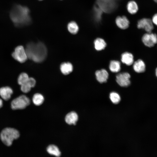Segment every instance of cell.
Listing matches in <instances>:
<instances>
[{
    "label": "cell",
    "instance_id": "603a6c76",
    "mask_svg": "<svg viewBox=\"0 0 157 157\" xmlns=\"http://www.w3.org/2000/svg\"><path fill=\"white\" fill-rule=\"evenodd\" d=\"M110 98L112 102L114 104H118L121 100L119 95L115 92H112L110 94Z\"/></svg>",
    "mask_w": 157,
    "mask_h": 157
},
{
    "label": "cell",
    "instance_id": "8fae6325",
    "mask_svg": "<svg viewBox=\"0 0 157 157\" xmlns=\"http://www.w3.org/2000/svg\"><path fill=\"white\" fill-rule=\"evenodd\" d=\"M12 89L8 86H5L0 88V95L4 100L7 101L10 99L13 93Z\"/></svg>",
    "mask_w": 157,
    "mask_h": 157
},
{
    "label": "cell",
    "instance_id": "d6986e66",
    "mask_svg": "<svg viewBox=\"0 0 157 157\" xmlns=\"http://www.w3.org/2000/svg\"><path fill=\"white\" fill-rule=\"evenodd\" d=\"M109 68L110 71L113 72H118L121 69L120 63L117 60H112L110 63Z\"/></svg>",
    "mask_w": 157,
    "mask_h": 157
},
{
    "label": "cell",
    "instance_id": "484cf974",
    "mask_svg": "<svg viewBox=\"0 0 157 157\" xmlns=\"http://www.w3.org/2000/svg\"><path fill=\"white\" fill-rule=\"evenodd\" d=\"M152 21L153 23L157 26V13L154 15Z\"/></svg>",
    "mask_w": 157,
    "mask_h": 157
},
{
    "label": "cell",
    "instance_id": "9a60e30c",
    "mask_svg": "<svg viewBox=\"0 0 157 157\" xmlns=\"http://www.w3.org/2000/svg\"><path fill=\"white\" fill-rule=\"evenodd\" d=\"M73 67L72 64L69 62H64L61 64L60 69L62 73L65 75H68L72 71Z\"/></svg>",
    "mask_w": 157,
    "mask_h": 157
},
{
    "label": "cell",
    "instance_id": "f1b7e54d",
    "mask_svg": "<svg viewBox=\"0 0 157 157\" xmlns=\"http://www.w3.org/2000/svg\"><path fill=\"white\" fill-rule=\"evenodd\" d=\"M155 2L157 3V0H154Z\"/></svg>",
    "mask_w": 157,
    "mask_h": 157
},
{
    "label": "cell",
    "instance_id": "d4e9b609",
    "mask_svg": "<svg viewBox=\"0 0 157 157\" xmlns=\"http://www.w3.org/2000/svg\"><path fill=\"white\" fill-rule=\"evenodd\" d=\"M32 88L34 87L36 84V81L34 78L32 77H29L28 81Z\"/></svg>",
    "mask_w": 157,
    "mask_h": 157
},
{
    "label": "cell",
    "instance_id": "83f0119b",
    "mask_svg": "<svg viewBox=\"0 0 157 157\" xmlns=\"http://www.w3.org/2000/svg\"><path fill=\"white\" fill-rule=\"evenodd\" d=\"M156 76L157 77V68H156Z\"/></svg>",
    "mask_w": 157,
    "mask_h": 157
},
{
    "label": "cell",
    "instance_id": "277c9868",
    "mask_svg": "<svg viewBox=\"0 0 157 157\" xmlns=\"http://www.w3.org/2000/svg\"><path fill=\"white\" fill-rule=\"evenodd\" d=\"M30 100L24 95H22L13 99L11 103V107L13 110L25 108L30 104Z\"/></svg>",
    "mask_w": 157,
    "mask_h": 157
},
{
    "label": "cell",
    "instance_id": "ba28073f",
    "mask_svg": "<svg viewBox=\"0 0 157 157\" xmlns=\"http://www.w3.org/2000/svg\"><path fill=\"white\" fill-rule=\"evenodd\" d=\"M137 27L138 28L144 29L147 33L151 32L154 28L152 20L150 19L145 18L138 21Z\"/></svg>",
    "mask_w": 157,
    "mask_h": 157
},
{
    "label": "cell",
    "instance_id": "9c48e42d",
    "mask_svg": "<svg viewBox=\"0 0 157 157\" xmlns=\"http://www.w3.org/2000/svg\"><path fill=\"white\" fill-rule=\"evenodd\" d=\"M115 23L117 26L120 28L125 29L129 26V21L125 16H118L115 19Z\"/></svg>",
    "mask_w": 157,
    "mask_h": 157
},
{
    "label": "cell",
    "instance_id": "ffe728a7",
    "mask_svg": "<svg viewBox=\"0 0 157 157\" xmlns=\"http://www.w3.org/2000/svg\"><path fill=\"white\" fill-rule=\"evenodd\" d=\"M47 152L51 155L57 157L60 156L61 155L60 152L58 148L55 145H49L47 147Z\"/></svg>",
    "mask_w": 157,
    "mask_h": 157
},
{
    "label": "cell",
    "instance_id": "f546056e",
    "mask_svg": "<svg viewBox=\"0 0 157 157\" xmlns=\"http://www.w3.org/2000/svg\"><path fill=\"white\" fill-rule=\"evenodd\" d=\"M39 1H42V0H39Z\"/></svg>",
    "mask_w": 157,
    "mask_h": 157
},
{
    "label": "cell",
    "instance_id": "30bf717a",
    "mask_svg": "<svg viewBox=\"0 0 157 157\" xmlns=\"http://www.w3.org/2000/svg\"><path fill=\"white\" fill-rule=\"evenodd\" d=\"M97 81L100 83L107 81L108 77V74L105 69H103L97 71L95 73Z\"/></svg>",
    "mask_w": 157,
    "mask_h": 157
},
{
    "label": "cell",
    "instance_id": "52a82bcc",
    "mask_svg": "<svg viewBox=\"0 0 157 157\" xmlns=\"http://www.w3.org/2000/svg\"><path fill=\"white\" fill-rule=\"evenodd\" d=\"M130 74L127 72H123L118 74L116 76V81L121 86L127 87L130 84Z\"/></svg>",
    "mask_w": 157,
    "mask_h": 157
},
{
    "label": "cell",
    "instance_id": "7402d4cb",
    "mask_svg": "<svg viewBox=\"0 0 157 157\" xmlns=\"http://www.w3.org/2000/svg\"><path fill=\"white\" fill-rule=\"evenodd\" d=\"M29 77L28 74L24 72L21 73L17 78V83L20 85L26 83L28 81Z\"/></svg>",
    "mask_w": 157,
    "mask_h": 157
},
{
    "label": "cell",
    "instance_id": "5bb4252c",
    "mask_svg": "<svg viewBox=\"0 0 157 157\" xmlns=\"http://www.w3.org/2000/svg\"><path fill=\"white\" fill-rule=\"evenodd\" d=\"M134 71L138 73L144 72L145 70V65L144 62L141 60L139 59L135 61L133 65Z\"/></svg>",
    "mask_w": 157,
    "mask_h": 157
},
{
    "label": "cell",
    "instance_id": "8992f818",
    "mask_svg": "<svg viewBox=\"0 0 157 157\" xmlns=\"http://www.w3.org/2000/svg\"><path fill=\"white\" fill-rule=\"evenodd\" d=\"M142 40L146 46L150 47H153L157 43V35L151 32L147 33L143 36Z\"/></svg>",
    "mask_w": 157,
    "mask_h": 157
},
{
    "label": "cell",
    "instance_id": "e0dca14e",
    "mask_svg": "<svg viewBox=\"0 0 157 157\" xmlns=\"http://www.w3.org/2000/svg\"><path fill=\"white\" fill-rule=\"evenodd\" d=\"M127 9L129 13L131 14L136 13L138 10L137 3L133 1H129L127 5Z\"/></svg>",
    "mask_w": 157,
    "mask_h": 157
},
{
    "label": "cell",
    "instance_id": "7a4b0ae2",
    "mask_svg": "<svg viewBox=\"0 0 157 157\" xmlns=\"http://www.w3.org/2000/svg\"><path fill=\"white\" fill-rule=\"evenodd\" d=\"M25 50L28 58L35 62H42L47 56L46 47L41 42L30 43L28 44Z\"/></svg>",
    "mask_w": 157,
    "mask_h": 157
},
{
    "label": "cell",
    "instance_id": "3957f363",
    "mask_svg": "<svg viewBox=\"0 0 157 157\" xmlns=\"http://www.w3.org/2000/svg\"><path fill=\"white\" fill-rule=\"evenodd\" d=\"M19 136V132L16 129L11 128L4 129L0 133V138L3 142L7 146H10L14 140Z\"/></svg>",
    "mask_w": 157,
    "mask_h": 157
},
{
    "label": "cell",
    "instance_id": "4fadbf2b",
    "mask_svg": "<svg viewBox=\"0 0 157 157\" xmlns=\"http://www.w3.org/2000/svg\"><path fill=\"white\" fill-rule=\"evenodd\" d=\"M122 62L127 65H130L133 62V56L131 53L125 52L122 53L121 56Z\"/></svg>",
    "mask_w": 157,
    "mask_h": 157
},
{
    "label": "cell",
    "instance_id": "5b68a950",
    "mask_svg": "<svg viewBox=\"0 0 157 157\" xmlns=\"http://www.w3.org/2000/svg\"><path fill=\"white\" fill-rule=\"evenodd\" d=\"M12 56L14 59L21 63L25 62L28 58L26 50L22 45L16 47Z\"/></svg>",
    "mask_w": 157,
    "mask_h": 157
},
{
    "label": "cell",
    "instance_id": "2e32d148",
    "mask_svg": "<svg viewBox=\"0 0 157 157\" xmlns=\"http://www.w3.org/2000/svg\"><path fill=\"white\" fill-rule=\"evenodd\" d=\"M94 47L97 51L104 49L106 46V43L103 39L100 38H96L94 42Z\"/></svg>",
    "mask_w": 157,
    "mask_h": 157
},
{
    "label": "cell",
    "instance_id": "44dd1931",
    "mask_svg": "<svg viewBox=\"0 0 157 157\" xmlns=\"http://www.w3.org/2000/svg\"><path fill=\"white\" fill-rule=\"evenodd\" d=\"M44 98L43 96L40 93L35 94L33 97L32 100L34 104L36 106H40L43 102Z\"/></svg>",
    "mask_w": 157,
    "mask_h": 157
},
{
    "label": "cell",
    "instance_id": "6da1fadb",
    "mask_svg": "<svg viewBox=\"0 0 157 157\" xmlns=\"http://www.w3.org/2000/svg\"><path fill=\"white\" fill-rule=\"evenodd\" d=\"M10 17L17 26H25L31 22L30 10L26 6L20 5L14 6L10 12Z\"/></svg>",
    "mask_w": 157,
    "mask_h": 157
},
{
    "label": "cell",
    "instance_id": "cb8c5ba5",
    "mask_svg": "<svg viewBox=\"0 0 157 157\" xmlns=\"http://www.w3.org/2000/svg\"><path fill=\"white\" fill-rule=\"evenodd\" d=\"M20 86L21 91L25 93L29 92L31 90V88H32L31 86L28 81L26 83L20 85Z\"/></svg>",
    "mask_w": 157,
    "mask_h": 157
},
{
    "label": "cell",
    "instance_id": "7c38bea8",
    "mask_svg": "<svg viewBox=\"0 0 157 157\" xmlns=\"http://www.w3.org/2000/svg\"><path fill=\"white\" fill-rule=\"evenodd\" d=\"M78 119L77 114L74 112H71L68 113L65 116L66 122L69 124L75 125Z\"/></svg>",
    "mask_w": 157,
    "mask_h": 157
},
{
    "label": "cell",
    "instance_id": "ac0fdd59",
    "mask_svg": "<svg viewBox=\"0 0 157 157\" xmlns=\"http://www.w3.org/2000/svg\"><path fill=\"white\" fill-rule=\"evenodd\" d=\"M67 29L71 34H75L79 30V27L77 24L74 21L70 22L67 24Z\"/></svg>",
    "mask_w": 157,
    "mask_h": 157
},
{
    "label": "cell",
    "instance_id": "4316f807",
    "mask_svg": "<svg viewBox=\"0 0 157 157\" xmlns=\"http://www.w3.org/2000/svg\"><path fill=\"white\" fill-rule=\"evenodd\" d=\"M3 105V101L2 100L0 99V108H1Z\"/></svg>",
    "mask_w": 157,
    "mask_h": 157
}]
</instances>
